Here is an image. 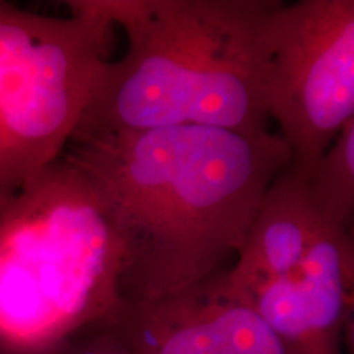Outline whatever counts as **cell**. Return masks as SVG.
Segmentation results:
<instances>
[{
	"label": "cell",
	"mask_w": 354,
	"mask_h": 354,
	"mask_svg": "<svg viewBox=\"0 0 354 354\" xmlns=\"http://www.w3.org/2000/svg\"><path fill=\"white\" fill-rule=\"evenodd\" d=\"M107 201L63 153L0 205V354H28L107 322L122 304Z\"/></svg>",
	"instance_id": "cell-3"
},
{
	"label": "cell",
	"mask_w": 354,
	"mask_h": 354,
	"mask_svg": "<svg viewBox=\"0 0 354 354\" xmlns=\"http://www.w3.org/2000/svg\"><path fill=\"white\" fill-rule=\"evenodd\" d=\"M28 354H133L110 320L95 323L77 333Z\"/></svg>",
	"instance_id": "cell-10"
},
{
	"label": "cell",
	"mask_w": 354,
	"mask_h": 354,
	"mask_svg": "<svg viewBox=\"0 0 354 354\" xmlns=\"http://www.w3.org/2000/svg\"><path fill=\"white\" fill-rule=\"evenodd\" d=\"M353 269V232L330 227L289 271L243 292L227 287L259 313L287 354H344Z\"/></svg>",
	"instance_id": "cell-7"
},
{
	"label": "cell",
	"mask_w": 354,
	"mask_h": 354,
	"mask_svg": "<svg viewBox=\"0 0 354 354\" xmlns=\"http://www.w3.org/2000/svg\"><path fill=\"white\" fill-rule=\"evenodd\" d=\"M69 8L0 2V205L64 153L109 61L113 26L88 0Z\"/></svg>",
	"instance_id": "cell-4"
},
{
	"label": "cell",
	"mask_w": 354,
	"mask_h": 354,
	"mask_svg": "<svg viewBox=\"0 0 354 354\" xmlns=\"http://www.w3.org/2000/svg\"><path fill=\"white\" fill-rule=\"evenodd\" d=\"M308 196L325 220L353 232L354 118L349 120L305 179Z\"/></svg>",
	"instance_id": "cell-9"
},
{
	"label": "cell",
	"mask_w": 354,
	"mask_h": 354,
	"mask_svg": "<svg viewBox=\"0 0 354 354\" xmlns=\"http://www.w3.org/2000/svg\"><path fill=\"white\" fill-rule=\"evenodd\" d=\"M331 225L308 196L307 184L289 166L264 194L238 258L225 272L233 292L281 276L305 258Z\"/></svg>",
	"instance_id": "cell-8"
},
{
	"label": "cell",
	"mask_w": 354,
	"mask_h": 354,
	"mask_svg": "<svg viewBox=\"0 0 354 354\" xmlns=\"http://www.w3.org/2000/svg\"><path fill=\"white\" fill-rule=\"evenodd\" d=\"M225 272L158 300H122L110 323L133 354H287Z\"/></svg>",
	"instance_id": "cell-6"
},
{
	"label": "cell",
	"mask_w": 354,
	"mask_h": 354,
	"mask_svg": "<svg viewBox=\"0 0 354 354\" xmlns=\"http://www.w3.org/2000/svg\"><path fill=\"white\" fill-rule=\"evenodd\" d=\"M127 33L102 66L71 138L166 127L271 133L259 88V38L279 0H88Z\"/></svg>",
	"instance_id": "cell-2"
},
{
	"label": "cell",
	"mask_w": 354,
	"mask_h": 354,
	"mask_svg": "<svg viewBox=\"0 0 354 354\" xmlns=\"http://www.w3.org/2000/svg\"><path fill=\"white\" fill-rule=\"evenodd\" d=\"M259 88L305 180L354 118L353 0L279 2L261 32Z\"/></svg>",
	"instance_id": "cell-5"
},
{
	"label": "cell",
	"mask_w": 354,
	"mask_h": 354,
	"mask_svg": "<svg viewBox=\"0 0 354 354\" xmlns=\"http://www.w3.org/2000/svg\"><path fill=\"white\" fill-rule=\"evenodd\" d=\"M107 201L122 300H158L227 271L264 194L290 165L279 133L183 125L71 138L64 149Z\"/></svg>",
	"instance_id": "cell-1"
}]
</instances>
